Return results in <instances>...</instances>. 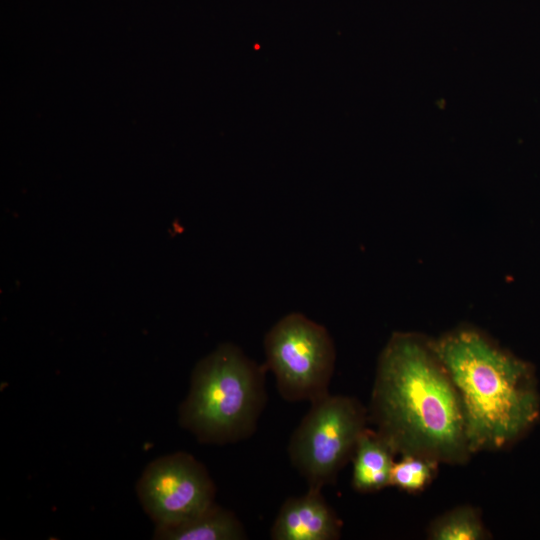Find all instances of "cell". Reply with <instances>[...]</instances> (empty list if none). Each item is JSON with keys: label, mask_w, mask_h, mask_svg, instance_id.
<instances>
[{"label": "cell", "mask_w": 540, "mask_h": 540, "mask_svg": "<svg viewBox=\"0 0 540 540\" xmlns=\"http://www.w3.org/2000/svg\"><path fill=\"white\" fill-rule=\"evenodd\" d=\"M368 423L396 455L464 465L473 453L459 395L434 339L394 332L377 360Z\"/></svg>", "instance_id": "6da1fadb"}, {"label": "cell", "mask_w": 540, "mask_h": 540, "mask_svg": "<svg viewBox=\"0 0 540 540\" xmlns=\"http://www.w3.org/2000/svg\"><path fill=\"white\" fill-rule=\"evenodd\" d=\"M159 540H241L245 529L236 515L213 503L189 521L172 528H155Z\"/></svg>", "instance_id": "9c48e42d"}, {"label": "cell", "mask_w": 540, "mask_h": 540, "mask_svg": "<svg viewBox=\"0 0 540 540\" xmlns=\"http://www.w3.org/2000/svg\"><path fill=\"white\" fill-rule=\"evenodd\" d=\"M439 463L419 455H401L390 475V486L407 493L425 490L435 479Z\"/></svg>", "instance_id": "8fae6325"}, {"label": "cell", "mask_w": 540, "mask_h": 540, "mask_svg": "<svg viewBox=\"0 0 540 540\" xmlns=\"http://www.w3.org/2000/svg\"><path fill=\"white\" fill-rule=\"evenodd\" d=\"M231 344L219 345L193 369L179 409V424L199 442L227 444L248 438L266 403L265 370Z\"/></svg>", "instance_id": "3957f363"}, {"label": "cell", "mask_w": 540, "mask_h": 540, "mask_svg": "<svg viewBox=\"0 0 540 540\" xmlns=\"http://www.w3.org/2000/svg\"><path fill=\"white\" fill-rule=\"evenodd\" d=\"M341 529V520L321 490L309 488L306 494L283 503L270 535L274 540H336Z\"/></svg>", "instance_id": "52a82bcc"}, {"label": "cell", "mask_w": 540, "mask_h": 540, "mask_svg": "<svg viewBox=\"0 0 540 540\" xmlns=\"http://www.w3.org/2000/svg\"><path fill=\"white\" fill-rule=\"evenodd\" d=\"M491 536L481 512L471 505H459L445 511L427 528L430 540H487Z\"/></svg>", "instance_id": "30bf717a"}, {"label": "cell", "mask_w": 540, "mask_h": 540, "mask_svg": "<svg viewBox=\"0 0 540 540\" xmlns=\"http://www.w3.org/2000/svg\"><path fill=\"white\" fill-rule=\"evenodd\" d=\"M434 344L459 395L473 454L510 448L535 426L540 393L530 362L470 325Z\"/></svg>", "instance_id": "7a4b0ae2"}, {"label": "cell", "mask_w": 540, "mask_h": 540, "mask_svg": "<svg viewBox=\"0 0 540 540\" xmlns=\"http://www.w3.org/2000/svg\"><path fill=\"white\" fill-rule=\"evenodd\" d=\"M395 456L388 442L367 427L360 435L352 457L353 488L361 493H370L390 486Z\"/></svg>", "instance_id": "ba28073f"}, {"label": "cell", "mask_w": 540, "mask_h": 540, "mask_svg": "<svg viewBox=\"0 0 540 540\" xmlns=\"http://www.w3.org/2000/svg\"><path fill=\"white\" fill-rule=\"evenodd\" d=\"M136 491L156 528H172L215 503L216 489L205 466L191 454L179 451L149 463Z\"/></svg>", "instance_id": "8992f818"}, {"label": "cell", "mask_w": 540, "mask_h": 540, "mask_svg": "<svg viewBox=\"0 0 540 540\" xmlns=\"http://www.w3.org/2000/svg\"><path fill=\"white\" fill-rule=\"evenodd\" d=\"M367 427V408L354 397L328 393L311 402L288 447L292 465L309 488L321 490L336 480Z\"/></svg>", "instance_id": "277c9868"}, {"label": "cell", "mask_w": 540, "mask_h": 540, "mask_svg": "<svg viewBox=\"0 0 540 540\" xmlns=\"http://www.w3.org/2000/svg\"><path fill=\"white\" fill-rule=\"evenodd\" d=\"M266 368L287 401H310L328 394L335 347L327 329L300 313L281 318L264 339Z\"/></svg>", "instance_id": "5b68a950"}]
</instances>
